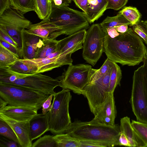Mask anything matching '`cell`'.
<instances>
[{
	"instance_id": "obj_1",
	"label": "cell",
	"mask_w": 147,
	"mask_h": 147,
	"mask_svg": "<svg viewBox=\"0 0 147 147\" xmlns=\"http://www.w3.org/2000/svg\"><path fill=\"white\" fill-rule=\"evenodd\" d=\"M104 47L107 58L123 65H138L147 55L142 39L131 28L113 38L105 34Z\"/></svg>"
},
{
	"instance_id": "obj_2",
	"label": "cell",
	"mask_w": 147,
	"mask_h": 147,
	"mask_svg": "<svg viewBox=\"0 0 147 147\" xmlns=\"http://www.w3.org/2000/svg\"><path fill=\"white\" fill-rule=\"evenodd\" d=\"M64 133L68 134L80 140L100 143L107 147L119 146L120 135L119 126L110 125L96 122L76 120L71 123Z\"/></svg>"
},
{
	"instance_id": "obj_3",
	"label": "cell",
	"mask_w": 147,
	"mask_h": 147,
	"mask_svg": "<svg viewBox=\"0 0 147 147\" xmlns=\"http://www.w3.org/2000/svg\"><path fill=\"white\" fill-rule=\"evenodd\" d=\"M49 95L19 85L0 82V97L11 106L38 110Z\"/></svg>"
},
{
	"instance_id": "obj_4",
	"label": "cell",
	"mask_w": 147,
	"mask_h": 147,
	"mask_svg": "<svg viewBox=\"0 0 147 147\" xmlns=\"http://www.w3.org/2000/svg\"><path fill=\"white\" fill-rule=\"evenodd\" d=\"M68 6H57L52 4V11L48 19L61 28L66 35L88 28L90 23L84 13Z\"/></svg>"
},
{
	"instance_id": "obj_5",
	"label": "cell",
	"mask_w": 147,
	"mask_h": 147,
	"mask_svg": "<svg viewBox=\"0 0 147 147\" xmlns=\"http://www.w3.org/2000/svg\"><path fill=\"white\" fill-rule=\"evenodd\" d=\"M68 89L62 90L53 95L52 106L49 111V129L56 135L63 133L71 123L69 113V103L72 97Z\"/></svg>"
},
{
	"instance_id": "obj_6",
	"label": "cell",
	"mask_w": 147,
	"mask_h": 147,
	"mask_svg": "<svg viewBox=\"0 0 147 147\" xmlns=\"http://www.w3.org/2000/svg\"><path fill=\"white\" fill-rule=\"evenodd\" d=\"M130 102L137 121L147 123V90L143 65L134 72Z\"/></svg>"
},
{
	"instance_id": "obj_7",
	"label": "cell",
	"mask_w": 147,
	"mask_h": 147,
	"mask_svg": "<svg viewBox=\"0 0 147 147\" xmlns=\"http://www.w3.org/2000/svg\"><path fill=\"white\" fill-rule=\"evenodd\" d=\"M105 33L100 24L92 25L86 31L83 43L82 56L94 66L104 52Z\"/></svg>"
},
{
	"instance_id": "obj_8",
	"label": "cell",
	"mask_w": 147,
	"mask_h": 147,
	"mask_svg": "<svg viewBox=\"0 0 147 147\" xmlns=\"http://www.w3.org/2000/svg\"><path fill=\"white\" fill-rule=\"evenodd\" d=\"M91 68V66L88 64L69 65L62 75L57 77L60 81V87L82 94L84 88L88 83Z\"/></svg>"
},
{
	"instance_id": "obj_9",
	"label": "cell",
	"mask_w": 147,
	"mask_h": 147,
	"mask_svg": "<svg viewBox=\"0 0 147 147\" xmlns=\"http://www.w3.org/2000/svg\"><path fill=\"white\" fill-rule=\"evenodd\" d=\"M32 24L24 14L11 6L0 16V28L6 31L20 48L21 32Z\"/></svg>"
},
{
	"instance_id": "obj_10",
	"label": "cell",
	"mask_w": 147,
	"mask_h": 147,
	"mask_svg": "<svg viewBox=\"0 0 147 147\" xmlns=\"http://www.w3.org/2000/svg\"><path fill=\"white\" fill-rule=\"evenodd\" d=\"M40 92L49 95L55 93L54 90L56 87L60 86L59 80L56 78H53L41 73L29 76L17 80L11 83Z\"/></svg>"
},
{
	"instance_id": "obj_11",
	"label": "cell",
	"mask_w": 147,
	"mask_h": 147,
	"mask_svg": "<svg viewBox=\"0 0 147 147\" xmlns=\"http://www.w3.org/2000/svg\"><path fill=\"white\" fill-rule=\"evenodd\" d=\"M27 32L38 36L43 40L56 39L59 36L65 34L60 27L51 22L48 19L42 20L35 24H32L26 29Z\"/></svg>"
},
{
	"instance_id": "obj_12",
	"label": "cell",
	"mask_w": 147,
	"mask_h": 147,
	"mask_svg": "<svg viewBox=\"0 0 147 147\" xmlns=\"http://www.w3.org/2000/svg\"><path fill=\"white\" fill-rule=\"evenodd\" d=\"M0 118L11 127L16 135L21 147H32L30 135L29 121H19L10 119L0 113Z\"/></svg>"
},
{
	"instance_id": "obj_13",
	"label": "cell",
	"mask_w": 147,
	"mask_h": 147,
	"mask_svg": "<svg viewBox=\"0 0 147 147\" xmlns=\"http://www.w3.org/2000/svg\"><path fill=\"white\" fill-rule=\"evenodd\" d=\"M21 39L22 59H34L37 50L43 44L42 39L38 36L27 32L25 29L21 32Z\"/></svg>"
},
{
	"instance_id": "obj_14",
	"label": "cell",
	"mask_w": 147,
	"mask_h": 147,
	"mask_svg": "<svg viewBox=\"0 0 147 147\" xmlns=\"http://www.w3.org/2000/svg\"><path fill=\"white\" fill-rule=\"evenodd\" d=\"M71 55H62L60 53L57 55L51 58H34L30 59L35 62L38 66L37 73H41L65 65H72L73 60Z\"/></svg>"
},
{
	"instance_id": "obj_15",
	"label": "cell",
	"mask_w": 147,
	"mask_h": 147,
	"mask_svg": "<svg viewBox=\"0 0 147 147\" xmlns=\"http://www.w3.org/2000/svg\"><path fill=\"white\" fill-rule=\"evenodd\" d=\"M86 32V29L82 30L60 40V52L61 54H71L83 48L82 45Z\"/></svg>"
},
{
	"instance_id": "obj_16",
	"label": "cell",
	"mask_w": 147,
	"mask_h": 147,
	"mask_svg": "<svg viewBox=\"0 0 147 147\" xmlns=\"http://www.w3.org/2000/svg\"><path fill=\"white\" fill-rule=\"evenodd\" d=\"M113 94H109L103 106L92 119L99 123L113 125L117 115Z\"/></svg>"
},
{
	"instance_id": "obj_17",
	"label": "cell",
	"mask_w": 147,
	"mask_h": 147,
	"mask_svg": "<svg viewBox=\"0 0 147 147\" xmlns=\"http://www.w3.org/2000/svg\"><path fill=\"white\" fill-rule=\"evenodd\" d=\"M30 135L32 141L40 137L49 129V112L37 114L29 121Z\"/></svg>"
},
{
	"instance_id": "obj_18",
	"label": "cell",
	"mask_w": 147,
	"mask_h": 147,
	"mask_svg": "<svg viewBox=\"0 0 147 147\" xmlns=\"http://www.w3.org/2000/svg\"><path fill=\"white\" fill-rule=\"evenodd\" d=\"M37 111L36 109L32 108L8 105L0 110V113L15 120L29 121L38 114Z\"/></svg>"
},
{
	"instance_id": "obj_19",
	"label": "cell",
	"mask_w": 147,
	"mask_h": 147,
	"mask_svg": "<svg viewBox=\"0 0 147 147\" xmlns=\"http://www.w3.org/2000/svg\"><path fill=\"white\" fill-rule=\"evenodd\" d=\"M119 127L120 132L124 134L129 141L130 147H147L133 127L129 117L126 116L121 118Z\"/></svg>"
},
{
	"instance_id": "obj_20",
	"label": "cell",
	"mask_w": 147,
	"mask_h": 147,
	"mask_svg": "<svg viewBox=\"0 0 147 147\" xmlns=\"http://www.w3.org/2000/svg\"><path fill=\"white\" fill-rule=\"evenodd\" d=\"M108 3L106 0H88L86 12L84 13L90 23L97 20L107 9Z\"/></svg>"
},
{
	"instance_id": "obj_21",
	"label": "cell",
	"mask_w": 147,
	"mask_h": 147,
	"mask_svg": "<svg viewBox=\"0 0 147 147\" xmlns=\"http://www.w3.org/2000/svg\"><path fill=\"white\" fill-rule=\"evenodd\" d=\"M8 68L17 73L29 75L36 74L38 69L37 65L31 59L19 58Z\"/></svg>"
},
{
	"instance_id": "obj_22",
	"label": "cell",
	"mask_w": 147,
	"mask_h": 147,
	"mask_svg": "<svg viewBox=\"0 0 147 147\" xmlns=\"http://www.w3.org/2000/svg\"><path fill=\"white\" fill-rule=\"evenodd\" d=\"M43 40V44L37 50L34 59L45 58L50 54L60 50V40L54 39Z\"/></svg>"
},
{
	"instance_id": "obj_23",
	"label": "cell",
	"mask_w": 147,
	"mask_h": 147,
	"mask_svg": "<svg viewBox=\"0 0 147 147\" xmlns=\"http://www.w3.org/2000/svg\"><path fill=\"white\" fill-rule=\"evenodd\" d=\"M35 10L38 18L41 20L48 19L52 11L51 0H35Z\"/></svg>"
},
{
	"instance_id": "obj_24",
	"label": "cell",
	"mask_w": 147,
	"mask_h": 147,
	"mask_svg": "<svg viewBox=\"0 0 147 147\" xmlns=\"http://www.w3.org/2000/svg\"><path fill=\"white\" fill-rule=\"evenodd\" d=\"M57 147H80L78 140L74 138L68 133H63L53 136Z\"/></svg>"
},
{
	"instance_id": "obj_25",
	"label": "cell",
	"mask_w": 147,
	"mask_h": 147,
	"mask_svg": "<svg viewBox=\"0 0 147 147\" xmlns=\"http://www.w3.org/2000/svg\"><path fill=\"white\" fill-rule=\"evenodd\" d=\"M100 24L104 31L108 28L123 24L131 26L130 23L122 15L119 13L115 16H107Z\"/></svg>"
},
{
	"instance_id": "obj_26",
	"label": "cell",
	"mask_w": 147,
	"mask_h": 147,
	"mask_svg": "<svg viewBox=\"0 0 147 147\" xmlns=\"http://www.w3.org/2000/svg\"><path fill=\"white\" fill-rule=\"evenodd\" d=\"M122 76L121 70L120 67L116 63L112 61L109 90V94H113L116 86L118 85L120 86Z\"/></svg>"
},
{
	"instance_id": "obj_27",
	"label": "cell",
	"mask_w": 147,
	"mask_h": 147,
	"mask_svg": "<svg viewBox=\"0 0 147 147\" xmlns=\"http://www.w3.org/2000/svg\"><path fill=\"white\" fill-rule=\"evenodd\" d=\"M19 59L15 55L0 44V68L9 67Z\"/></svg>"
},
{
	"instance_id": "obj_28",
	"label": "cell",
	"mask_w": 147,
	"mask_h": 147,
	"mask_svg": "<svg viewBox=\"0 0 147 147\" xmlns=\"http://www.w3.org/2000/svg\"><path fill=\"white\" fill-rule=\"evenodd\" d=\"M111 65L112 61L107 58L99 69H95L92 68L88 84L92 82L105 76L111 69Z\"/></svg>"
},
{
	"instance_id": "obj_29",
	"label": "cell",
	"mask_w": 147,
	"mask_h": 147,
	"mask_svg": "<svg viewBox=\"0 0 147 147\" xmlns=\"http://www.w3.org/2000/svg\"><path fill=\"white\" fill-rule=\"evenodd\" d=\"M10 6L23 14L35 10V0H9Z\"/></svg>"
},
{
	"instance_id": "obj_30",
	"label": "cell",
	"mask_w": 147,
	"mask_h": 147,
	"mask_svg": "<svg viewBox=\"0 0 147 147\" xmlns=\"http://www.w3.org/2000/svg\"><path fill=\"white\" fill-rule=\"evenodd\" d=\"M29 76L14 71L8 67L0 68V82L11 83L19 79L23 78Z\"/></svg>"
},
{
	"instance_id": "obj_31",
	"label": "cell",
	"mask_w": 147,
	"mask_h": 147,
	"mask_svg": "<svg viewBox=\"0 0 147 147\" xmlns=\"http://www.w3.org/2000/svg\"><path fill=\"white\" fill-rule=\"evenodd\" d=\"M122 15L133 26L138 24L141 17L140 13L136 7L131 6L126 7L119 13Z\"/></svg>"
},
{
	"instance_id": "obj_32",
	"label": "cell",
	"mask_w": 147,
	"mask_h": 147,
	"mask_svg": "<svg viewBox=\"0 0 147 147\" xmlns=\"http://www.w3.org/2000/svg\"><path fill=\"white\" fill-rule=\"evenodd\" d=\"M0 134L7 138L13 140L19 144L17 137L13 129L7 123L1 118Z\"/></svg>"
},
{
	"instance_id": "obj_33",
	"label": "cell",
	"mask_w": 147,
	"mask_h": 147,
	"mask_svg": "<svg viewBox=\"0 0 147 147\" xmlns=\"http://www.w3.org/2000/svg\"><path fill=\"white\" fill-rule=\"evenodd\" d=\"M131 123L136 132L147 147V123L133 120Z\"/></svg>"
},
{
	"instance_id": "obj_34",
	"label": "cell",
	"mask_w": 147,
	"mask_h": 147,
	"mask_svg": "<svg viewBox=\"0 0 147 147\" xmlns=\"http://www.w3.org/2000/svg\"><path fill=\"white\" fill-rule=\"evenodd\" d=\"M57 147L53 138V136L46 135L35 142L32 144V147Z\"/></svg>"
},
{
	"instance_id": "obj_35",
	"label": "cell",
	"mask_w": 147,
	"mask_h": 147,
	"mask_svg": "<svg viewBox=\"0 0 147 147\" xmlns=\"http://www.w3.org/2000/svg\"><path fill=\"white\" fill-rule=\"evenodd\" d=\"M0 44L15 55L19 59L22 58V48H17L0 37Z\"/></svg>"
},
{
	"instance_id": "obj_36",
	"label": "cell",
	"mask_w": 147,
	"mask_h": 147,
	"mask_svg": "<svg viewBox=\"0 0 147 147\" xmlns=\"http://www.w3.org/2000/svg\"><path fill=\"white\" fill-rule=\"evenodd\" d=\"M108 3L107 9H112L118 10L124 7L128 0H106Z\"/></svg>"
},
{
	"instance_id": "obj_37",
	"label": "cell",
	"mask_w": 147,
	"mask_h": 147,
	"mask_svg": "<svg viewBox=\"0 0 147 147\" xmlns=\"http://www.w3.org/2000/svg\"><path fill=\"white\" fill-rule=\"evenodd\" d=\"M133 30L147 45V30L143 26L137 24L133 26Z\"/></svg>"
},
{
	"instance_id": "obj_38",
	"label": "cell",
	"mask_w": 147,
	"mask_h": 147,
	"mask_svg": "<svg viewBox=\"0 0 147 147\" xmlns=\"http://www.w3.org/2000/svg\"><path fill=\"white\" fill-rule=\"evenodd\" d=\"M0 37L17 48H20L18 44L13 40L6 31L0 28Z\"/></svg>"
},
{
	"instance_id": "obj_39",
	"label": "cell",
	"mask_w": 147,
	"mask_h": 147,
	"mask_svg": "<svg viewBox=\"0 0 147 147\" xmlns=\"http://www.w3.org/2000/svg\"><path fill=\"white\" fill-rule=\"evenodd\" d=\"M0 147H20L17 142L11 140H8L5 138L2 137L0 139Z\"/></svg>"
},
{
	"instance_id": "obj_40",
	"label": "cell",
	"mask_w": 147,
	"mask_h": 147,
	"mask_svg": "<svg viewBox=\"0 0 147 147\" xmlns=\"http://www.w3.org/2000/svg\"><path fill=\"white\" fill-rule=\"evenodd\" d=\"M53 96L52 94L49 95L43 103L42 106V113L45 114L50 111L52 106L51 101Z\"/></svg>"
},
{
	"instance_id": "obj_41",
	"label": "cell",
	"mask_w": 147,
	"mask_h": 147,
	"mask_svg": "<svg viewBox=\"0 0 147 147\" xmlns=\"http://www.w3.org/2000/svg\"><path fill=\"white\" fill-rule=\"evenodd\" d=\"M80 147H106V146L105 145L102 144L97 142L85 140H80Z\"/></svg>"
},
{
	"instance_id": "obj_42",
	"label": "cell",
	"mask_w": 147,
	"mask_h": 147,
	"mask_svg": "<svg viewBox=\"0 0 147 147\" xmlns=\"http://www.w3.org/2000/svg\"><path fill=\"white\" fill-rule=\"evenodd\" d=\"M76 5L82 9L84 13L87 10L88 4V0H73Z\"/></svg>"
},
{
	"instance_id": "obj_43",
	"label": "cell",
	"mask_w": 147,
	"mask_h": 147,
	"mask_svg": "<svg viewBox=\"0 0 147 147\" xmlns=\"http://www.w3.org/2000/svg\"><path fill=\"white\" fill-rule=\"evenodd\" d=\"M10 6L9 0H0V16Z\"/></svg>"
},
{
	"instance_id": "obj_44",
	"label": "cell",
	"mask_w": 147,
	"mask_h": 147,
	"mask_svg": "<svg viewBox=\"0 0 147 147\" xmlns=\"http://www.w3.org/2000/svg\"><path fill=\"white\" fill-rule=\"evenodd\" d=\"M119 146L130 147L129 143L124 134L120 132L119 139Z\"/></svg>"
},
{
	"instance_id": "obj_45",
	"label": "cell",
	"mask_w": 147,
	"mask_h": 147,
	"mask_svg": "<svg viewBox=\"0 0 147 147\" xmlns=\"http://www.w3.org/2000/svg\"><path fill=\"white\" fill-rule=\"evenodd\" d=\"M104 31L105 34L112 38L118 36L120 34L117 31L115 27L108 28Z\"/></svg>"
},
{
	"instance_id": "obj_46",
	"label": "cell",
	"mask_w": 147,
	"mask_h": 147,
	"mask_svg": "<svg viewBox=\"0 0 147 147\" xmlns=\"http://www.w3.org/2000/svg\"><path fill=\"white\" fill-rule=\"evenodd\" d=\"M143 62V70L144 82L147 90V55L144 58Z\"/></svg>"
},
{
	"instance_id": "obj_47",
	"label": "cell",
	"mask_w": 147,
	"mask_h": 147,
	"mask_svg": "<svg viewBox=\"0 0 147 147\" xmlns=\"http://www.w3.org/2000/svg\"><path fill=\"white\" fill-rule=\"evenodd\" d=\"M128 26L127 24H123L115 27L119 33H125L128 30Z\"/></svg>"
},
{
	"instance_id": "obj_48",
	"label": "cell",
	"mask_w": 147,
	"mask_h": 147,
	"mask_svg": "<svg viewBox=\"0 0 147 147\" xmlns=\"http://www.w3.org/2000/svg\"><path fill=\"white\" fill-rule=\"evenodd\" d=\"M7 105V102L0 97V110L5 108Z\"/></svg>"
},
{
	"instance_id": "obj_49",
	"label": "cell",
	"mask_w": 147,
	"mask_h": 147,
	"mask_svg": "<svg viewBox=\"0 0 147 147\" xmlns=\"http://www.w3.org/2000/svg\"><path fill=\"white\" fill-rule=\"evenodd\" d=\"M142 24L143 26L147 30V20L144 21H142Z\"/></svg>"
},
{
	"instance_id": "obj_50",
	"label": "cell",
	"mask_w": 147,
	"mask_h": 147,
	"mask_svg": "<svg viewBox=\"0 0 147 147\" xmlns=\"http://www.w3.org/2000/svg\"><path fill=\"white\" fill-rule=\"evenodd\" d=\"M64 0L67 1H69L71 2V1L72 0Z\"/></svg>"
},
{
	"instance_id": "obj_51",
	"label": "cell",
	"mask_w": 147,
	"mask_h": 147,
	"mask_svg": "<svg viewBox=\"0 0 147 147\" xmlns=\"http://www.w3.org/2000/svg\"><path fill=\"white\" fill-rule=\"evenodd\" d=\"M53 0H51V1H52Z\"/></svg>"
},
{
	"instance_id": "obj_52",
	"label": "cell",
	"mask_w": 147,
	"mask_h": 147,
	"mask_svg": "<svg viewBox=\"0 0 147 147\" xmlns=\"http://www.w3.org/2000/svg\"></svg>"
}]
</instances>
